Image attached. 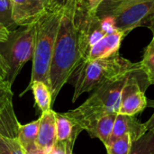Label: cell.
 I'll return each mask as SVG.
<instances>
[{
  "label": "cell",
  "mask_w": 154,
  "mask_h": 154,
  "mask_svg": "<svg viewBox=\"0 0 154 154\" xmlns=\"http://www.w3.org/2000/svg\"><path fill=\"white\" fill-rule=\"evenodd\" d=\"M75 0L63 12L50 69V88L54 103L61 88L73 77L84 60L80 32L75 18Z\"/></svg>",
  "instance_id": "1"
},
{
  "label": "cell",
  "mask_w": 154,
  "mask_h": 154,
  "mask_svg": "<svg viewBox=\"0 0 154 154\" xmlns=\"http://www.w3.org/2000/svg\"><path fill=\"white\" fill-rule=\"evenodd\" d=\"M141 70L140 63L122 57L119 51L98 60H84L75 71L72 103L84 93L91 92L102 85L116 80L132 72Z\"/></svg>",
  "instance_id": "2"
},
{
  "label": "cell",
  "mask_w": 154,
  "mask_h": 154,
  "mask_svg": "<svg viewBox=\"0 0 154 154\" xmlns=\"http://www.w3.org/2000/svg\"><path fill=\"white\" fill-rule=\"evenodd\" d=\"M130 74L97 88L81 106L66 112L65 115L79 128L88 132L104 115L118 114L123 89Z\"/></svg>",
  "instance_id": "3"
},
{
  "label": "cell",
  "mask_w": 154,
  "mask_h": 154,
  "mask_svg": "<svg viewBox=\"0 0 154 154\" xmlns=\"http://www.w3.org/2000/svg\"><path fill=\"white\" fill-rule=\"evenodd\" d=\"M62 13L45 12L35 23L31 82L42 81L50 87V69Z\"/></svg>",
  "instance_id": "4"
},
{
  "label": "cell",
  "mask_w": 154,
  "mask_h": 154,
  "mask_svg": "<svg viewBox=\"0 0 154 154\" xmlns=\"http://www.w3.org/2000/svg\"><path fill=\"white\" fill-rule=\"evenodd\" d=\"M23 30L11 32L5 42V51L2 53L9 66L6 81L12 86L24 64L32 59L35 38V23L24 26Z\"/></svg>",
  "instance_id": "5"
},
{
  "label": "cell",
  "mask_w": 154,
  "mask_h": 154,
  "mask_svg": "<svg viewBox=\"0 0 154 154\" xmlns=\"http://www.w3.org/2000/svg\"><path fill=\"white\" fill-rule=\"evenodd\" d=\"M106 16L116 30L126 34L138 27L150 29L154 21V0L133 4Z\"/></svg>",
  "instance_id": "6"
},
{
  "label": "cell",
  "mask_w": 154,
  "mask_h": 154,
  "mask_svg": "<svg viewBox=\"0 0 154 154\" xmlns=\"http://www.w3.org/2000/svg\"><path fill=\"white\" fill-rule=\"evenodd\" d=\"M139 71L141 70L131 73L124 87L118 110L120 115L135 116L143 111L148 106L144 89L142 88L136 76V73Z\"/></svg>",
  "instance_id": "7"
},
{
  "label": "cell",
  "mask_w": 154,
  "mask_h": 154,
  "mask_svg": "<svg viewBox=\"0 0 154 154\" xmlns=\"http://www.w3.org/2000/svg\"><path fill=\"white\" fill-rule=\"evenodd\" d=\"M47 0H12V16L17 26L34 24L46 12Z\"/></svg>",
  "instance_id": "8"
},
{
  "label": "cell",
  "mask_w": 154,
  "mask_h": 154,
  "mask_svg": "<svg viewBox=\"0 0 154 154\" xmlns=\"http://www.w3.org/2000/svg\"><path fill=\"white\" fill-rule=\"evenodd\" d=\"M147 132H148V127L146 124L141 123L135 117V116L118 114L115 122L112 135L107 144H109L110 143L114 142L117 138L124 136L125 134L130 135L133 143H134L138 141L141 137H143Z\"/></svg>",
  "instance_id": "9"
},
{
  "label": "cell",
  "mask_w": 154,
  "mask_h": 154,
  "mask_svg": "<svg viewBox=\"0 0 154 154\" xmlns=\"http://www.w3.org/2000/svg\"><path fill=\"white\" fill-rule=\"evenodd\" d=\"M126 35V33L117 30L106 34L90 49L85 60H95L106 58L119 51L121 43Z\"/></svg>",
  "instance_id": "10"
},
{
  "label": "cell",
  "mask_w": 154,
  "mask_h": 154,
  "mask_svg": "<svg viewBox=\"0 0 154 154\" xmlns=\"http://www.w3.org/2000/svg\"><path fill=\"white\" fill-rule=\"evenodd\" d=\"M56 112L51 109L42 113L36 144L39 148L50 152L56 143Z\"/></svg>",
  "instance_id": "11"
},
{
  "label": "cell",
  "mask_w": 154,
  "mask_h": 154,
  "mask_svg": "<svg viewBox=\"0 0 154 154\" xmlns=\"http://www.w3.org/2000/svg\"><path fill=\"white\" fill-rule=\"evenodd\" d=\"M82 132L65 113H56V139L62 143L75 144V142Z\"/></svg>",
  "instance_id": "12"
},
{
  "label": "cell",
  "mask_w": 154,
  "mask_h": 154,
  "mask_svg": "<svg viewBox=\"0 0 154 154\" xmlns=\"http://www.w3.org/2000/svg\"><path fill=\"white\" fill-rule=\"evenodd\" d=\"M117 113H109L101 116L87 132L91 138L99 139L106 146L112 135Z\"/></svg>",
  "instance_id": "13"
},
{
  "label": "cell",
  "mask_w": 154,
  "mask_h": 154,
  "mask_svg": "<svg viewBox=\"0 0 154 154\" xmlns=\"http://www.w3.org/2000/svg\"><path fill=\"white\" fill-rule=\"evenodd\" d=\"M30 88L32 91L34 101L42 113L48 112L53 105L52 93L50 87L42 81H34L30 83Z\"/></svg>",
  "instance_id": "14"
},
{
  "label": "cell",
  "mask_w": 154,
  "mask_h": 154,
  "mask_svg": "<svg viewBox=\"0 0 154 154\" xmlns=\"http://www.w3.org/2000/svg\"><path fill=\"white\" fill-rule=\"evenodd\" d=\"M39 125H40V118L29 124L20 125L17 139L21 143V145L23 146V150H27L29 148L37 145L36 140L38 135Z\"/></svg>",
  "instance_id": "15"
},
{
  "label": "cell",
  "mask_w": 154,
  "mask_h": 154,
  "mask_svg": "<svg viewBox=\"0 0 154 154\" xmlns=\"http://www.w3.org/2000/svg\"><path fill=\"white\" fill-rule=\"evenodd\" d=\"M20 125L14 108L0 113V135L9 138H17Z\"/></svg>",
  "instance_id": "16"
},
{
  "label": "cell",
  "mask_w": 154,
  "mask_h": 154,
  "mask_svg": "<svg viewBox=\"0 0 154 154\" xmlns=\"http://www.w3.org/2000/svg\"><path fill=\"white\" fill-rule=\"evenodd\" d=\"M142 72L146 76L149 84L154 85V42L152 41L145 48L143 60L139 62Z\"/></svg>",
  "instance_id": "17"
},
{
  "label": "cell",
  "mask_w": 154,
  "mask_h": 154,
  "mask_svg": "<svg viewBox=\"0 0 154 154\" xmlns=\"http://www.w3.org/2000/svg\"><path fill=\"white\" fill-rule=\"evenodd\" d=\"M149 1V0H105L99 6L97 14L98 16H106L110 14L121 10L128 5L135 3Z\"/></svg>",
  "instance_id": "18"
},
{
  "label": "cell",
  "mask_w": 154,
  "mask_h": 154,
  "mask_svg": "<svg viewBox=\"0 0 154 154\" xmlns=\"http://www.w3.org/2000/svg\"><path fill=\"white\" fill-rule=\"evenodd\" d=\"M133 141L130 135L125 134L107 144L106 147L107 154H131Z\"/></svg>",
  "instance_id": "19"
},
{
  "label": "cell",
  "mask_w": 154,
  "mask_h": 154,
  "mask_svg": "<svg viewBox=\"0 0 154 154\" xmlns=\"http://www.w3.org/2000/svg\"><path fill=\"white\" fill-rule=\"evenodd\" d=\"M131 154H154V134L148 131L138 141L133 143Z\"/></svg>",
  "instance_id": "20"
},
{
  "label": "cell",
  "mask_w": 154,
  "mask_h": 154,
  "mask_svg": "<svg viewBox=\"0 0 154 154\" xmlns=\"http://www.w3.org/2000/svg\"><path fill=\"white\" fill-rule=\"evenodd\" d=\"M0 154H25L17 138L0 135Z\"/></svg>",
  "instance_id": "21"
},
{
  "label": "cell",
  "mask_w": 154,
  "mask_h": 154,
  "mask_svg": "<svg viewBox=\"0 0 154 154\" xmlns=\"http://www.w3.org/2000/svg\"><path fill=\"white\" fill-rule=\"evenodd\" d=\"M0 23L10 32H13L17 26L12 16V0H0Z\"/></svg>",
  "instance_id": "22"
},
{
  "label": "cell",
  "mask_w": 154,
  "mask_h": 154,
  "mask_svg": "<svg viewBox=\"0 0 154 154\" xmlns=\"http://www.w3.org/2000/svg\"><path fill=\"white\" fill-rule=\"evenodd\" d=\"M13 97L14 93L10 86L0 87V113H4L14 108Z\"/></svg>",
  "instance_id": "23"
},
{
  "label": "cell",
  "mask_w": 154,
  "mask_h": 154,
  "mask_svg": "<svg viewBox=\"0 0 154 154\" xmlns=\"http://www.w3.org/2000/svg\"><path fill=\"white\" fill-rule=\"evenodd\" d=\"M75 0H47L46 11L50 13H62Z\"/></svg>",
  "instance_id": "24"
},
{
  "label": "cell",
  "mask_w": 154,
  "mask_h": 154,
  "mask_svg": "<svg viewBox=\"0 0 154 154\" xmlns=\"http://www.w3.org/2000/svg\"><path fill=\"white\" fill-rule=\"evenodd\" d=\"M87 10L91 14H97L99 6L105 0H80Z\"/></svg>",
  "instance_id": "25"
},
{
  "label": "cell",
  "mask_w": 154,
  "mask_h": 154,
  "mask_svg": "<svg viewBox=\"0 0 154 154\" xmlns=\"http://www.w3.org/2000/svg\"><path fill=\"white\" fill-rule=\"evenodd\" d=\"M9 72V66L4 55L0 52V79L6 80V77Z\"/></svg>",
  "instance_id": "26"
},
{
  "label": "cell",
  "mask_w": 154,
  "mask_h": 154,
  "mask_svg": "<svg viewBox=\"0 0 154 154\" xmlns=\"http://www.w3.org/2000/svg\"><path fill=\"white\" fill-rule=\"evenodd\" d=\"M48 154H66V143L56 142Z\"/></svg>",
  "instance_id": "27"
},
{
  "label": "cell",
  "mask_w": 154,
  "mask_h": 154,
  "mask_svg": "<svg viewBox=\"0 0 154 154\" xmlns=\"http://www.w3.org/2000/svg\"><path fill=\"white\" fill-rule=\"evenodd\" d=\"M11 32L2 23H0V44L1 43H5L10 36Z\"/></svg>",
  "instance_id": "28"
},
{
  "label": "cell",
  "mask_w": 154,
  "mask_h": 154,
  "mask_svg": "<svg viewBox=\"0 0 154 154\" xmlns=\"http://www.w3.org/2000/svg\"><path fill=\"white\" fill-rule=\"evenodd\" d=\"M148 106H152L154 108V101H148ZM147 127H148V131H150L151 133H152L154 134V112L152 116H151V118L145 123Z\"/></svg>",
  "instance_id": "29"
},
{
  "label": "cell",
  "mask_w": 154,
  "mask_h": 154,
  "mask_svg": "<svg viewBox=\"0 0 154 154\" xmlns=\"http://www.w3.org/2000/svg\"><path fill=\"white\" fill-rule=\"evenodd\" d=\"M24 152H25V154H48V152L39 148L37 145L34 147L29 148L27 150H24Z\"/></svg>",
  "instance_id": "30"
},
{
  "label": "cell",
  "mask_w": 154,
  "mask_h": 154,
  "mask_svg": "<svg viewBox=\"0 0 154 154\" xmlns=\"http://www.w3.org/2000/svg\"><path fill=\"white\" fill-rule=\"evenodd\" d=\"M73 144L66 143V154H73Z\"/></svg>",
  "instance_id": "31"
},
{
  "label": "cell",
  "mask_w": 154,
  "mask_h": 154,
  "mask_svg": "<svg viewBox=\"0 0 154 154\" xmlns=\"http://www.w3.org/2000/svg\"><path fill=\"white\" fill-rule=\"evenodd\" d=\"M8 86L12 87L6 80H2V79H0V87H8Z\"/></svg>",
  "instance_id": "32"
},
{
  "label": "cell",
  "mask_w": 154,
  "mask_h": 154,
  "mask_svg": "<svg viewBox=\"0 0 154 154\" xmlns=\"http://www.w3.org/2000/svg\"><path fill=\"white\" fill-rule=\"evenodd\" d=\"M150 30L152 32V33H153V39H152V41L154 42V21L153 23H152V24L151 25V27H150Z\"/></svg>",
  "instance_id": "33"
}]
</instances>
